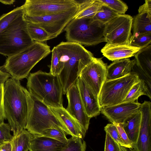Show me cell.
<instances>
[{"label":"cell","mask_w":151,"mask_h":151,"mask_svg":"<svg viewBox=\"0 0 151 151\" xmlns=\"http://www.w3.org/2000/svg\"><path fill=\"white\" fill-rule=\"evenodd\" d=\"M86 148V143L83 139L72 137L61 151H85Z\"/></svg>","instance_id":"31"},{"label":"cell","mask_w":151,"mask_h":151,"mask_svg":"<svg viewBox=\"0 0 151 151\" xmlns=\"http://www.w3.org/2000/svg\"><path fill=\"white\" fill-rule=\"evenodd\" d=\"M105 24L92 18L73 19L64 31L67 42L85 46H93L105 42L104 36Z\"/></svg>","instance_id":"6"},{"label":"cell","mask_w":151,"mask_h":151,"mask_svg":"<svg viewBox=\"0 0 151 151\" xmlns=\"http://www.w3.org/2000/svg\"><path fill=\"white\" fill-rule=\"evenodd\" d=\"M104 151H120V146L106 132Z\"/></svg>","instance_id":"37"},{"label":"cell","mask_w":151,"mask_h":151,"mask_svg":"<svg viewBox=\"0 0 151 151\" xmlns=\"http://www.w3.org/2000/svg\"><path fill=\"white\" fill-rule=\"evenodd\" d=\"M66 94L68 100L66 109L78 122L85 135L91 118L86 113L76 83L69 88Z\"/></svg>","instance_id":"13"},{"label":"cell","mask_w":151,"mask_h":151,"mask_svg":"<svg viewBox=\"0 0 151 151\" xmlns=\"http://www.w3.org/2000/svg\"><path fill=\"white\" fill-rule=\"evenodd\" d=\"M23 6L24 15L31 17L57 14L79 8L75 0H27Z\"/></svg>","instance_id":"9"},{"label":"cell","mask_w":151,"mask_h":151,"mask_svg":"<svg viewBox=\"0 0 151 151\" xmlns=\"http://www.w3.org/2000/svg\"><path fill=\"white\" fill-rule=\"evenodd\" d=\"M104 130L119 145L127 148V146L121 139L114 124L111 123L107 124L104 127Z\"/></svg>","instance_id":"35"},{"label":"cell","mask_w":151,"mask_h":151,"mask_svg":"<svg viewBox=\"0 0 151 151\" xmlns=\"http://www.w3.org/2000/svg\"><path fill=\"white\" fill-rule=\"evenodd\" d=\"M11 77V76L9 73L1 70L0 68V84H4Z\"/></svg>","instance_id":"41"},{"label":"cell","mask_w":151,"mask_h":151,"mask_svg":"<svg viewBox=\"0 0 151 151\" xmlns=\"http://www.w3.org/2000/svg\"><path fill=\"white\" fill-rule=\"evenodd\" d=\"M27 27L30 37L35 41L44 42L57 37L50 35L42 28L34 23L27 22Z\"/></svg>","instance_id":"26"},{"label":"cell","mask_w":151,"mask_h":151,"mask_svg":"<svg viewBox=\"0 0 151 151\" xmlns=\"http://www.w3.org/2000/svg\"><path fill=\"white\" fill-rule=\"evenodd\" d=\"M129 149L130 151H134V150H133V149L129 148Z\"/></svg>","instance_id":"44"},{"label":"cell","mask_w":151,"mask_h":151,"mask_svg":"<svg viewBox=\"0 0 151 151\" xmlns=\"http://www.w3.org/2000/svg\"><path fill=\"white\" fill-rule=\"evenodd\" d=\"M141 49L129 45H114L106 43L101 49L102 55L112 61L134 56Z\"/></svg>","instance_id":"18"},{"label":"cell","mask_w":151,"mask_h":151,"mask_svg":"<svg viewBox=\"0 0 151 151\" xmlns=\"http://www.w3.org/2000/svg\"><path fill=\"white\" fill-rule=\"evenodd\" d=\"M22 16L14 20L0 34V54L9 57L19 53L33 43Z\"/></svg>","instance_id":"7"},{"label":"cell","mask_w":151,"mask_h":151,"mask_svg":"<svg viewBox=\"0 0 151 151\" xmlns=\"http://www.w3.org/2000/svg\"><path fill=\"white\" fill-rule=\"evenodd\" d=\"M141 113L139 110L128 118L123 123L124 129L133 146L137 141L139 133Z\"/></svg>","instance_id":"22"},{"label":"cell","mask_w":151,"mask_h":151,"mask_svg":"<svg viewBox=\"0 0 151 151\" xmlns=\"http://www.w3.org/2000/svg\"><path fill=\"white\" fill-rule=\"evenodd\" d=\"M143 95L147 96L151 99V90L145 81L140 79L131 88L123 102L135 101Z\"/></svg>","instance_id":"25"},{"label":"cell","mask_w":151,"mask_h":151,"mask_svg":"<svg viewBox=\"0 0 151 151\" xmlns=\"http://www.w3.org/2000/svg\"><path fill=\"white\" fill-rule=\"evenodd\" d=\"M4 85V84H0V123L6 119L3 104Z\"/></svg>","instance_id":"39"},{"label":"cell","mask_w":151,"mask_h":151,"mask_svg":"<svg viewBox=\"0 0 151 151\" xmlns=\"http://www.w3.org/2000/svg\"><path fill=\"white\" fill-rule=\"evenodd\" d=\"M28 104L27 122L25 129L33 135H40L46 129L61 128L66 134L71 136L63 123L54 115L49 107L23 87Z\"/></svg>","instance_id":"5"},{"label":"cell","mask_w":151,"mask_h":151,"mask_svg":"<svg viewBox=\"0 0 151 151\" xmlns=\"http://www.w3.org/2000/svg\"><path fill=\"white\" fill-rule=\"evenodd\" d=\"M11 129L9 123L4 122L0 123V143L12 139L13 136L11 134Z\"/></svg>","instance_id":"36"},{"label":"cell","mask_w":151,"mask_h":151,"mask_svg":"<svg viewBox=\"0 0 151 151\" xmlns=\"http://www.w3.org/2000/svg\"><path fill=\"white\" fill-rule=\"evenodd\" d=\"M136 61L134 59L130 60L125 58L116 60L107 67V80L117 79L131 73Z\"/></svg>","instance_id":"20"},{"label":"cell","mask_w":151,"mask_h":151,"mask_svg":"<svg viewBox=\"0 0 151 151\" xmlns=\"http://www.w3.org/2000/svg\"><path fill=\"white\" fill-rule=\"evenodd\" d=\"M138 12L133 18L132 35L151 33V0H145Z\"/></svg>","instance_id":"17"},{"label":"cell","mask_w":151,"mask_h":151,"mask_svg":"<svg viewBox=\"0 0 151 151\" xmlns=\"http://www.w3.org/2000/svg\"><path fill=\"white\" fill-rule=\"evenodd\" d=\"M65 144L41 135H33L29 148V151H61Z\"/></svg>","instance_id":"21"},{"label":"cell","mask_w":151,"mask_h":151,"mask_svg":"<svg viewBox=\"0 0 151 151\" xmlns=\"http://www.w3.org/2000/svg\"><path fill=\"white\" fill-rule=\"evenodd\" d=\"M119 15L103 5L92 18L94 20L105 24Z\"/></svg>","instance_id":"29"},{"label":"cell","mask_w":151,"mask_h":151,"mask_svg":"<svg viewBox=\"0 0 151 151\" xmlns=\"http://www.w3.org/2000/svg\"><path fill=\"white\" fill-rule=\"evenodd\" d=\"M141 113L140 128L134 151H151V103L145 101L139 109Z\"/></svg>","instance_id":"14"},{"label":"cell","mask_w":151,"mask_h":151,"mask_svg":"<svg viewBox=\"0 0 151 151\" xmlns=\"http://www.w3.org/2000/svg\"><path fill=\"white\" fill-rule=\"evenodd\" d=\"M32 134L26 129L16 137H13L11 140L12 151H26L28 150Z\"/></svg>","instance_id":"27"},{"label":"cell","mask_w":151,"mask_h":151,"mask_svg":"<svg viewBox=\"0 0 151 151\" xmlns=\"http://www.w3.org/2000/svg\"><path fill=\"white\" fill-rule=\"evenodd\" d=\"M139 80L137 74L132 72L120 78L106 80L98 96L101 108L122 103L132 86Z\"/></svg>","instance_id":"8"},{"label":"cell","mask_w":151,"mask_h":151,"mask_svg":"<svg viewBox=\"0 0 151 151\" xmlns=\"http://www.w3.org/2000/svg\"><path fill=\"white\" fill-rule=\"evenodd\" d=\"M24 14L23 5L0 17V34L16 19Z\"/></svg>","instance_id":"28"},{"label":"cell","mask_w":151,"mask_h":151,"mask_svg":"<svg viewBox=\"0 0 151 151\" xmlns=\"http://www.w3.org/2000/svg\"><path fill=\"white\" fill-rule=\"evenodd\" d=\"M11 140L1 143L0 144V151H12V145Z\"/></svg>","instance_id":"40"},{"label":"cell","mask_w":151,"mask_h":151,"mask_svg":"<svg viewBox=\"0 0 151 151\" xmlns=\"http://www.w3.org/2000/svg\"><path fill=\"white\" fill-rule=\"evenodd\" d=\"M15 1V0H0V2L5 4L11 5L13 4Z\"/></svg>","instance_id":"42"},{"label":"cell","mask_w":151,"mask_h":151,"mask_svg":"<svg viewBox=\"0 0 151 151\" xmlns=\"http://www.w3.org/2000/svg\"><path fill=\"white\" fill-rule=\"evenodd\" d=\"M136 64L139 69L151 77V45L141 49L135 55Z\"/></svg>","instance_id":"24"},{"label":"cell","mask_w":151,"mask_h":151,"mask_svg":"<svg viewBox=\"0 0 151 151\" xmlns=\"http://www.w3.org/2000/svg\"><path fill=\"white\" fill-rule=\"evenodd\" d=\"M78 9L38 17L24 14L23 17L27 22L35 24L50 35L58 36L74 18Z\"/></svg>","instance_id":"11"},{"label":"cell","mask_w":151,"mask_h":151,"mask_svg":"<svg viewBox=\"0 0 151 151\" xmlns=\"http://www.w3.org/2000/svg\"><path fill=\"white\" fill-rule=\"evenodd\" d=\"M64 67L59 74L63 94L76 83L83 68L91 61L93 54L78 43L62 42L55 46Z\"/></svg>","instance_id":"1"},{"label":"cell","mask_w":151,"mask_h":151,"mask_svg":"<svg viewBox=\"0 0 151 151\" xmlns=\"http://www.w3.org/2000/svg\"><path fill=\"white\" fill-rule=\"evenodd\" d=\"M54 115L64 124L71 134V136L84 137L82 129L78 122L63 107H49Z\"/></svg>","instance_id":"19"},{"label":"cell","mask_w":151,"mask_h":151,"mask_svg":"<svg viewBox=\"0 0 151 151\" xmlns=\"http://www.w3.org/2000/svg\"><path fill=\"white\" fill-rule=\"evenodd\" d=\"M141 104L137 101L122 102L103 107L101 112L113 123H123L129 117L139 111Z\"/></svg>","instance_id":"15"},{"label":"cell","mask_w":151,"mask_h":151,"mask_svg":"<svg viewBox=\"0 0 151 151\" xmlns=\"http://www.w3.org/2000/svg\"><path fill=\"white\" fill-rule=\"evenodd\" d=\"M151 33H148L132 35L129 44L142 49L151 44Z\"/></svg>","instance_id":"30"},{"label":"cell","mask_w":151,"mask_h":151,"mask_svg":"<svg viewBox=\"0 0 151 151\" xmlns=\"http://www.w3.org/2000/svg\"><path fill=\"white\" fill-rule=\"evenodd\" d=\"M51 52L52 59L50 73L54 75H59L63 68L64 65L59 60L55 46L53 47Z\"/></svg>","instance_id":"34"},{"label":"cell","mask_w":151,"mask_h":151,"mask_svg":"<svg viewBox=\"0 0 151 151\" xmlns=\"http://www.w3.org/2000/svg\"><path fill=\"white\" fill-rule=\"evenodd\" d=\"M113 124L115 125L121 139L127 146V148L133 149L132 143L129 139L124 129L123 123Z\"/></svg>","instance_id":"38"},{"label":"cell","mask_w":151,"mask_h":151,"mask_svg":"<svg viewBox=\"0 0 151 151\" xmlns=\"http://www.w3.org/2000/svg\"><path fill=\"white\" fill-rule=\"evenodd\" d=\"M103 5L119 14H124L128 9L126 4L119 0H99Z\"/></svg>","instance_id":"32"},{"label":"cell","mask_w":151,"mask_h":151,"mask_svg":"<svg viewBox=\"0 0 151 151\" xmlns=\"http://www.w3.org/2000/svg\"><path fill=\"white\" fill-rule=\"evenodd\" d=\"M1 143H0V144H1Z\"/></svg>","instance_id":"46"},{"label":"cell","mask_w":151,"mask_h":151,"mask_svg":"<svg viewBox=\"0 0 151 151\" xmlns=\"http://www.w3.org/2000/svg\"><path fill=\"white\" fill-rule=\"evenodd\" d=\"M120 151H130L129 148L120 146Z\"/></svg>","instance_id":"43"},{"label":"cell","mask_w":151,"mask_h":151,"mask_svg":"<svg viewBox=\"0 0 151 151\" xmlns=\"http://www.w3.org/2000/svg\"><path fill=\"white\" fill-rule=\"evenodd\" d=\"M3 104L13 137L17 136L25 129L28 110L26 96L20 81L11 77L4 83Z\"/></svg>","instance_id":"2"},{"label":"cell","mask_w":151,"mask_h":151,"mask_svg":"<svg viewBox=\"0 0 151 151\" xmlns=\"http://www.w3.org/2000/svg\"><path fill=\"white\" fill-rule=\"evenodd\" d=\"M51 52L50 47L47 44L34 41L21 52L8 57L0 68L9 73L11 77L20 81L27 78L34 66Z\"/></svg>","instance_id":"4"},{"label":"cell","mask_w":151,"mask_h":151,"mask_svg":"<svg viewBox=\"0 0 151 151\" xmlns=\"http://www.w3.org/2000/svg\"><path fill=\"white\" fill-rule=\"evenodd\" d=\"M76 1L79 8L75 19L93 18L103 5L99 0Z\"/></svg>","instance_id":"23"},{"label":"cell","mask_w":151,"mask_h":151,"mask_svg":"<svg viewBox=\"0 0 151 151\" xmlns=\"http://www.w3.org/2000/svg\"><path fill=\"white\" fill-rule=\"evenodd\" d=\"M76 83L87 115L91 118L99 115L101 112V108L98 97L81 77H79Z\"/></svg>","instance_id":"16"},{"label":"cell","mask_w":151,"mask_h":151,"mask_svg":"<svg viewBox=\"0 0 151 151\" xmlns=\"http://www.w3.org/2000/svg\"><path fill=\"white\" fill-rule=\"evenodd\" d=\"M65 132L61 128H51L43 130L40 135H41L66 144L68 139L66 137Z\"/></svg>","instance_id":"33"},{"label":"cell","mask_w":151,"mask_h":151,"mask_svg":"<svg viewBox=\"0 0 151 151\" xmlns=\"http://www.w3.org/2000/svg\"><path fill=\"white\" fill-rule=\"evenodd\" d=\"M29 150H26V151H28Z\"/></svg>","instance_id":"45"},{"label":"cell","mask_w":151,"mask_h":151,"mask_svg":"<svg viewBox=\"0 0 151 151\" xmlns=\"http://www.w3.org/2000/svg\"><path fill=\"white\" fill-rule=\"evenodd\" d=\"M107 66L102 58L93 57L82 70L79 76L98 97L106 79Z\"/></svg>","instance_id":"12"},{"label":"cell","mask_w":151,"mask_h":151,"mask_svg":"<svg viewBox=\"0 0 151 151\" xmlns=\"http://www.w3.org/2000/svg\"><path fill=\"white\" fill-rule=\"evenodd\" d=\"M133 21L131 16L124 14L105 24L104 31L105 42L114 45H129Z\"/></svg>","instance_id":"10"},{"label":"cell","mask_w":151,"mask_h":151,"mask_svg":"<svg viewBox=\"0 0 151 151\" xmlns=\"http://www.w3.org/2000/svg\"><path fill=\"white\" fill-rule=\"evenodd\" d=\"M27 78L28 90L34 96L49 107H63V89L58 75L39 70L30 73Z\"/></svg>","instance_id":"3"}]
</instances>
